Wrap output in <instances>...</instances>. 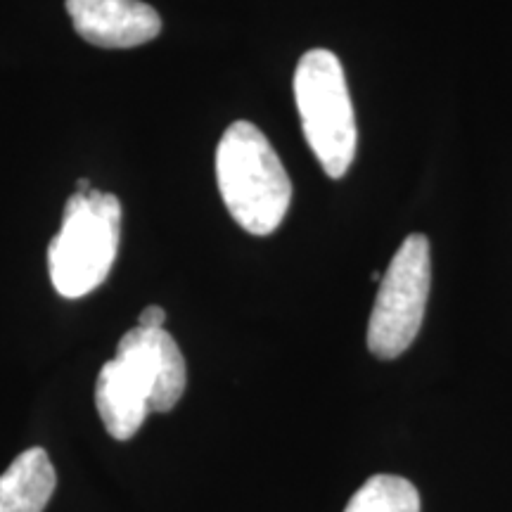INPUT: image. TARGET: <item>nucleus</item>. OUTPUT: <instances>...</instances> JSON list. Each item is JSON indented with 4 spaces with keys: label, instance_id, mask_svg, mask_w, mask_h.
Returning <instances> with one entry per match:
<instances>
[{
    "label": "nucleus",
    "instance_id": "nucleus-10",
    "mask_svg": "<svg viewBox=\"0 0 512 512\" xmlns=\"http://www.w3.org/2000/svg\"><path fill=\"white\" fill-rule=\"evenodd\" d=\"M164 323H166V311L162 306H145L138 318V328H147V330H164Z\"/></svg>",
    "mask_w": 512,
    "mask_h": 512
},
{
    "label": "nucleus",
    "instance_id": "nucleus-4",
    "mask_svg": "<svg viewBox=\"0 0 512 512\" xmlns=\"http://www.w3.org/2000/svg\"><path fill=\"white\" fill-rule=\"evenodd\" d=\"M430 285V240L418 233L408 235L382 275L368 323L370 354L389 361L411 347L422 328Z\"/></svg>",
    "mask_w": 512,
    "mask_h": 512
},
{
    "label": "nucleus",
    "instance_id": "nucleus-6",
    "mask_svg": "<svg viewBox=\"0 0 512 512\" xmlns=\"http://www.w3.org/2000/svg\"><path fill=\"white\" fill-rule=\"evenodd\" d=\"M81 38L98 48H138L162 31V19L143 0H67Z\"/></svg>",
    "mask_w": 512,
    "mask_h": 512
},
{
    "label": "nucleus",
    "instance_id": "nucleus-8",
    "mask_svg": "<svg viewBox=\"0 0 512 512\" xmlns=\"http://www.w3.org/2000/svg\"><path fill=\"white\" fill-rule=\"evenodd\" d=\"M57 475L43 448H29L0 475V512H43L55 494Z\"/></svg>",
    "mask_w": 512,
    "mask_h": 512
},
{
    "label": "nucleus",
    "instance_id": "nucleus-3",
    "mask_svg": "<svg viewBox=\"0 0 512 512\" xmlns=\"http://www.w3.org/2000/svg\"><path fill=\"white\" fill-rule=\"evenodd\" d=\"M294 98L306 143L330 178H342L356 157V117L342 62L325 48L309 50L294 72Z\"/></svg>",
    "mask_w": 512,
    "mask_h": 512
},
{
    "label": "nucleus",
    "instance_id": "nucleus-2",
    "mask_svg": "<svg viewBox=\"0 0 512 512\" xmlns=\"http://www.w3.org/2000/svg\"><path fill=\"white\" fill-rule=\"evenodd\" d=\"M121 204L112 192H74L60 233L48 247V271L64 299H79L105 283L117 259Z\"/></svg>",
    "mask_w": 512,
    "mask_h": 512
},
{
    "label": "nucleus",
    "instance_id": "nucleus-9",
    "mask_svg": "<svg viewBox=\"0 0 512 512\" xmlns=\"http://www.w3.org/2000/svg\"><path fill=\"white\" fill-rule=\"evenodd\" d=\"M344 512H420V494L408 479L375 475L351 496Z\"/></svg>",
    "mask_w": 512,
    "mask_h": 512
},
{
    "label": "nucleus",
    "instance_id": "nucleus-7",
    "mask_svg": "<svg viewBox=\"0 0 512 512\" xmlns=\"http://www.w3.org/2000/svg\"><path fill=\"white\" fill-rule=\"evenodd\" d=\"M95 406L105 430L119 441L136 437L140 425L152 413L145 389L119 358L102 366L95 382Z\"/></svg>",
    "mask_w": 512,
    "mask_h": 512
},
{
    "label": "nucleus",
    "instance_id": "nucleus-5",
    "mask_svg": "<svg viewBox=\"0 0 512 512\" xmlns=\"http://www.w3.org/2000/svg\"><path fill=\"white\" fill-rule=\"evenodd\" d=\"M114 358H119L145 389L152 413L171 411L181 401L188 368L176 339L166 330H128Z\"/></svg>",
    "mask_w": 512,
    "mask_h": 512
},
{
    "label": "nucleus",
    "instance_id": "nucleus-11",
    "mask_svg": "<svg viewBox=\"0 0 512 512\" xmlns=\"http://www.w3.org/2000/svg\"><path fill=\"white\" fill-rule=\"evenodd\" d=\"M91 181L88 178H79V185H76V192H91Z\"/></svg>",
    "mask_w": 512,
    "mask_h": 512
},
{
    "label": "nucleus",
    "instance_id": "nucleus-1",
    "mask_svg": "<svg viewBox=\"0 0 512 512\" xmlns=\"http://www.w3.org/2000/svg\"><path fill=\"white\" fill-rule=\"evenodd\" d=\"M216 183L230 216L259 238L271 235L290 209V176L268 138L249 121H235L223 133L216 147Z\"/></svg>",
    "mask_w": 512,
    "mask_h": 512
}]
</instances>
